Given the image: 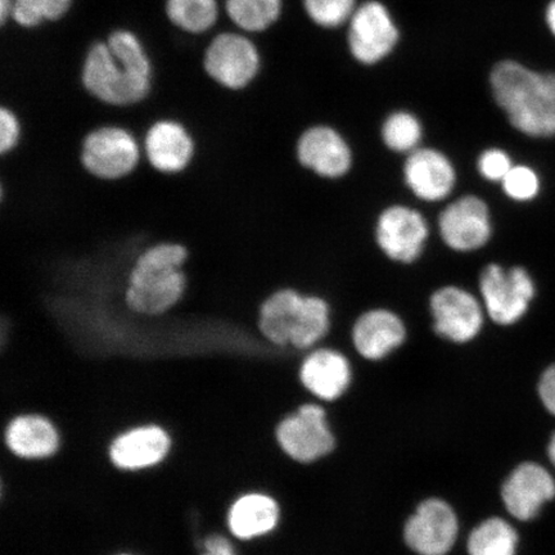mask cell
Listing matches in <instances>:
<instances>
[{"instance_id":"15","label":"cell","mask_w":555,"mask_h":555,"mask_svg":"<svg viewBox=\"0 0 555 555\" xmlns=\"http://www.w3.org/2000/svg\"><path fill=\"white\" fill-rule=\"evenodd\" d=\"M401 173L406 190L423 204L443 203L457 184L453 159L446 152L426 145L405 156Z\"/></svg>"},{"instance_id":"31","label":"cell","mask_w":555,"mask_h":555,"mask_svg":"<svg viewBox=\"0 0 555 555\" xmlns=\"http://www.w3.org/2000/svg\"><path fill=\"white\" fill-rule=\"evenodd\" d=\"M537 400L543 412L555 422V362L539 373L535 382Z\"/></svg>"},{"instance_id":"2","label":"cell","mask_w":555,"mask_h":555,"mask_svg":"<svg viewBox=\"0 0 555 555\" xmlns=\"http://www.w3.org/2000/svg\"><path fill=\"white\" fill-rule=\"evenodd\" d=\"M489 82L512 128L531 138L555 135V74L502 61L491 69Z\"/></svg>"},{"instance_id":"5","label":"cell","mask_w":555,"mask_h":555,"mask_svg":"<svg viewBox=\"0 0 555 555\" xmlns=\"http://www.w3.org/2000/svg\"><path fill=\"white\" fill-rule=\"evenodd\" d=\"M477 283L486 315L499 327H512L522 321L537 295L535 282L524 267L486 263Z\"/></svg>"},{"instance_id":"1","label":"cell","mask_w":555,"mask_h":555,"mask_svg":"<svg viewBox=\"0 0 555 555\" xmlns=\"http://www.w3.org/2000/svg\"><path fill=\"white\" fill-rule=\"evenodd\" d=\"M154 73L135 35L117 30L104 43L90 48L80 79L94 99L111 106L127 107L147 99Z\"/></svg>"},{"instance_id":"14","label":"cell","mask_w":555,"mask_h":555,"mask_svg":"<svg viewBox=\"0 0 555 555\" xmlns=\"http://www.w3.org/2000/svg\"><path fill=\"white\" fill-rule=\"evenodd\" d=\"M204 68L208 78L220 87L243 90L258 80L260 53L243 35L220 34L207 48Z\"/></svg>"},{"instance_id":"12","label":"cell","mask_w":555,"mask_h":555,"mask_svg":"<svg viewBox=\"0 0 555 555\" xmlns=\"http://www.w3.org/2000/svg\"><path fill=\"white\" fill-rule=\"evenodd\" d=\"M276 440L291 460L309 464L324 460L336 449L327 412L322 405L305 404L276 428Z\"/></svg>"},{"instance_id":"26","label":"cell","mask_w":555,"mask_h":555,"mask_svg":"<svg viewBox=\"0 0 555 555\" xmlns=\"http://www.w3.org/2000/svg\"><path fill=\"white\" fill-rule=\"evenodd\" d=\"M171 23L184 31L204 33L217 23V0H166Z\"/></svg>"},{"instance_id":"17","label":"cell","mask_w":555,"mask_h":555,"mask_svg":"<svg viewBox=\"0 0 555 555\" xmlns=\"http://www.w3.org/2000/svg\"><path fill=\"white\" fill-rule=\"evenodd\" d=\"M406 339L404 319L390 308L367 309L351 327L352 347L367 362H382L404 346Z\"/></svg>"},{"instance_id":"16","label":"cell","mask_w":555,"mask_h":555,"mask_svg":"<svg viewBox=\"0 0 555 555\" xmlns=\"http://www.w3.org/2000/svg\"><path fill=\"white\" fill-rule=\"evenodd\" d=\"M141 157L142 151L135 138L122 128L95 129L82 145V164L101 179L114 180L128 176Z\"/></svg>"},{"instance_id":"19","label":"cell","mask_w":555,"mask_h":555,"mask_svg":"<svg viewBox=\"0 0 555 555\" xmlns=\"http://www.w3.org/2000/svg\"><path fill=\"white\" fill-rule=\"evenodd\" d=\"M141 151L156 169L178 172L191 163L194 143L182 124L164 120L149 130Z\"/></svg>"},{"instance_id":"23","label":"cell","mask_w":555,"mask_h":555,"mask_svg":"<svg viewBox=\"0 0 555 555\" xmlns=\"http://www.w3.org/2000/svg\"><path fill=\"white\" fill-rule=\"evenodd\" d=\"M520 533L511 519L491 516L481 520L467 539L468 555H518Z\"/></svg>"},{"instance_id":"36","label":"cell","mask_w":555,"mask_h":555,"mask_svg":"<svg viewBox=\"0 0 555 555\" xmlns=\"http://www.w3.org/2000/svg\"><path fill=\"white\" fill-rule=\"evenodd\" d=\"M13 0H0V21L2 24L12 16Z\"/></svg>"},{"instance_id":"9","label":"cell","mask_w":555,"mask_h":555,"mask_svg":"<svg viewBox=\"0 0 555 555\" xmlns=\"http://www.w3.org/2000/svg\"><path fill=\"white\" fill-rule=\"evenodd\" d=\"M443 246L455 254H474L489 245L494 234L490 206L477 194L450 201L437 218Z\"/></svg>"},{"instance_id":"22","label":"cell","mask_w":555,"mask_h":555,"mask_svg":"<svg viewBox=\"0 0 555 555\" xmlns=\"http://www.w3.org/2000/svg\"><path fill=\"white\" fill-rule=\"evenodd\" d=\"M13 453L24 457H44L59 447V436L51 423L40 416H21L7 431Z\"/></svg>"},{"instance_id":"7","label":"cell","mask_w":555,"mask_h":555,"mask_svg":"<svg viewBox=\"0 0 555 555\" xmlns=\"http://www.w3.org/2000/svg\"><path fill=\"white\" fill-rule=\"evenodd\" d=\"M374 242L387 260L413 266L425 254L431 228L418 208L391 204L382 208L374 221Z\"/></svg>"},{"instance_id":"24","label":"cell","mask_w":555,"mask_h":555,"mask_svg":"<svg viewBox=\"0 0 555 555\" xmlns=\"http://www.w3.org/2000/svg\"><path fill=\"white\" fill-rule=\"evenodd\" d=\"M379 135L387 151L405 157L422 147L425 127L412 111L395 109L382 122Z\"/></svg>"},{"instance_id":"35","label":"cell","mask_w":555,"mask_h":555,"mask_svg":"<svg viewBox=\"0 0 555 555\" xmlns=\"http://www.w3.org/2000/svg\"><path fill=\"white\" fill-rule=\"evenodd\" d=\"M545 21L547 29L551 30L553 37L555 38V0H552V2L546 7Z\"/></svg>"},{"instance_id":"33","label":"cell","mask_w":555,"mask_h":555,"mask_svg":"<svg viewBox=\"0 0 555 555\" xmlns=\"http://www.w3.org/2000/svg\"><path fill=\"white\" fill-rule=\"evenodd\" d=\"M205 555H234L231 544L223 538H211L207 540Z\"/></svg>"},{"instance_id":"11","label":"cell","mask_w":555,"mask_h":555,"mask_svg":"<svg viewBox=\"0 0 555 555\" xmlns=\"http://www.w3.org/2000/svg\"><path fill=\"white\" fill-rule=\"evenodd\" d=\"M460 518L442 498H427L415 506L402 529V539L415 555H449L460 538Z\"/></svg>"},{"instance_id":"13","label":"cell","mask_w":555,"mask_h":555,"mask_svg":"<svg viewBox=\"0 0 555 555\" xmlns=\"http://www.w3.org/2000/svg\"><path fill=\"white\" fill-rule=\"evenodd\" d=\"M399 40V27L384 3L370 0L358 5L349 21L347 43L359 64H379L393 52Z\"/></svg>"},{"instance_id":"4","label":"cell","mask_w":555,"mask_h":555,"mask_svg":"<svg viewBox=\"0 0 555 555\" xmlns=\"http://www.w3.org/2000/svg\"><path fill=\"white\" fill-rule=\"evenodd\" d=\"M185 259L186 249L173 243L149 248L131 270L125 295L129 309L156 317L176 307L186 286L182 270Z\"/></svg>"},{"instance_id":"30","label":"cell","mask_w":555,"mask_h":555,"mask_svg":"<svg viewBox=\"0 0 555 555\" xmlns=\"http://www.w3.org/2000/svg\"><path fill=\"white\" fill-rule=\"evenodd\" d=\"M513 166L508 152L498 147L483 150L476 162L478 176L489 183H502Z\"/></svg>"},{"instance_id":"21","label":"cell","mask_w":555,"mask_h":555,"mask_svg":"<svg viewBox=\"0 0 555 555\" xmlns=\"http://www.w3.org/2000/svg\"><path fill=\"white\" fill-rule=\"evenodd\" d=\"M280 520V506L274 499L251 494L240 499L229 515V526L235 537L253 539L273 531Z\"/></svg>"},{"instance_id":"25","label":"cell","mask_w":555,"mask_h":555,"mask_svg":"<svg viewBox=\"0 0 555 555\" xmlns=\"http://www.w3.org/2000/svg\"><path fill=\"white\" fill-rule=\"evenodd\" d=\"M227 11L240 29L259 33L280 18L282 0H227Z\"/></svg>"},{"instance_id":"29","label":"cell","mask_w":555,"mask_h":555,"mask_svg":"<svg viewBox=\"0 0 555 555\" xmlns=\"http://www.w3.org/2000/svg\"><path fill=\"white\" fill-rule=\"evenodd\" d=\"M506 197L516 203H529L540 191V180L535 170L526 165H515L501 183Z\"/></svg>"},{"instance_id":"8","label":"cell","mask_w":555,"mask_h":555,"mask_svg":"<svg viewBox=\"0 0 555 555\" xmlns=\"http://www.w3.org/2000/svg\"><path fill=\"white\" fill-rule=\"evenodd\" d=\"M428 310L435 335L454 345L474 343L488 319L480 296L457 284L436 288L428 298Z\"/></svg>"},{"instance_id":"28","label":"cell","mask_w":555,"mask_h":555,"mask_svg":"<svg viewBox=\"0 0 555 555\" xmlns=\"http://www.w3.org/2000/svg\"><path fill=\"white\" fill-rule=\"evenodd\" d=\"M305 11L312 23L324 29L349 24L358 9L357 0H304Z\"/></svg>"},{"instance_id":"20","label":"cell","mask_w":555,"mask_h":555,"mask_svg":"<svg viewBox=\"0 0 555 555\" xmlns=\"http://www.w3.org/2000/svg\"><path fill=\"white\" fill-rule=\"evenodd\" d=\"M169 447V437L162 428H138L115 441L111 456L117 467L139 469L163 461Z\"/></svg>"},{"instance_id":"27","label":"cell","mask_w":555,"mask_h":555,"mask_svg":"<svg viewBox=\"0 0 555 555\" xmlns=\"http://www.w3.org/2000/svg\"><path fill=\"white\" fill-rule=\"evenodd\" d=\"M72 3L73 0H13L11 17L21 26L34 27L61 18Z\"/></svg>"},{"instance_id":"6","label":"cell","mask_w":555,"mask_h":555,"mask_svg":"<svg viewBox=\"0 0 555 555\" xmlns=\"http://www.w3.org/2000/svg\"><path fill=\"white\" fill-rule=\"evenodd\" d=\"M499 498L511 519L537 522L555 504V472L533 457L520 461L504 477Z\"/></svg>"},{"instance_id":"34","label":"cell","mask_w":555,"mask_h":555,"mask_svg":"<svg viewBox=\"0 0 555 555\" xmlns=\"http://www.w3.org/2000/svg\"><path fill=\"white\" fill-rule=\"evenodd\" d=\"M544 460L555 472V427L546 435L544 442Z\"/></svg>"},{"instance_id":"18","label":"cell","mask_w":555,"mask_h":555,"mask_svg":"<svg viewBox=\"0 0 555 555\" xmlns=\"http://www.w3.org/2000/svg\"><path fill=\"white\" fill-rule=\"evenodd\" d=\"M300 380L318 400L337 401L352 384L350 360L332 347H314L301 363Z\"/></svg>"},{"instance_id":"32","label":"cell","mask_w":555,"mask_h":555,"mask_svg":"<svg viewBox=\"0 0 555 555\" xmlns=\"http://www.w3.org/2000/svg\"><path fill=\"white\" fill-rule=\"evenodd\" d=\"M21 133L23 128L16 114L7 107H0V155L16 147Z\"/></svg>"},{"instance_id":"3","label":"cell","mask_w":555,"mask_h":555,"mask_svg":"<svg viewBox=\"0 0 555 555\" xmlns=\"http://www.w3.org/2000/svg\"><path fill=\"white\" fill-rule=\"evenodd\" d=\"M258 327L261 337L275 347L311 350L331 332V304L319 294L283 287L261 304Z\"/></svg>"},{"instance_id":"10","label":"cell","mask_w":555,"mask_h":555,"mask_svg":"<svg viewBox=\"0 0 555 555\" xmlns=\"http://www.w3.org/2000/svg\"><path fill=\"white\" fill-rule=\"evenodd\" d=\"M295 158L298 168L324 180L344 179L356 162L350 142L327 124L310 125L297 134Z\"/></svg>"}]
</instances>
